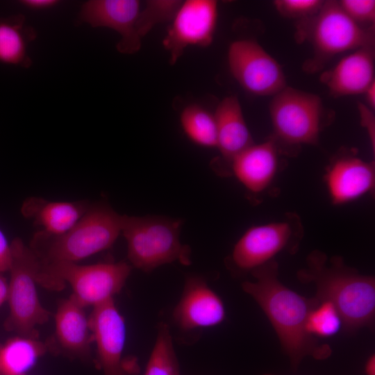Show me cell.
Masks as SVG:
<instances>
[{
	"instance_id": "30",
	"label": "cell",
	"mask_w": 375,
	"mask_h": 375,
	"mask_svg": "<svg viewBox=\"0 0 375 375\" xmlns=\"http://www.w3.org/2000/svg\"><path fill=\"white\" fill-rule=\"evenodd\" d=\"M12 262L11 244L0 229V273L9 271Z\"/></svg>"
},
{
	"instance_id": "8",
	"label": "cell",
	"mask_w": 375,
	"mask_h": 375,
	"mask_svg": "<svg viewBox=\"0 0 375 375\" xmlns=\"http://www.w3.org/2000/svg\"><path fill=\"white\" fill-rule=\"evenodd\" d=\"M322 114L318 95L286 86L273 96L269 104L274 140L290 146L317 144Z\"/></svg>"
},
{
	"instance_id": "1",
	"label": "cell",
	"mask_w": 375,
	"mask_h": 375,
	"mask_svg": "<svg viewBox=\"0 0 375 375\" xmlns=\"http://www.w3.org/2000/svg\"><path fill=\"white\" fill-rule=\"evenodd\" d=\"M255 281H245L242 290L249 294L266 314L273 326L285 353L294 369L306 356L316 359L327 358L328 346H317L306 330L311 310L320 302L306 298L289 289L278 280L275 261L251 271Z\"/></svg>"
},
{
	"instance_id": "29",
	"label": "cell",
	"mask_w": 375,
	"mask_h": 375,
	"mask_svg": "<svg viewBox=\"0 0 375 375\" xmlns=\"http://www.w3.org/2000/svg\"><path fill=\"white\" fill-rule=\"evenodd\" d=\"M358 110L360 124L366 130L372 147H375V116L372 109L364 103H358Z\"/></svg>"
},
{
	"instance_id": "22",
	"label": "cell",
	"mask_w": 375,
	"mask_h": 375,
	"mask_svg": "<svg viewBox=\"0 0 375 375\" xmlns=\"http://www.w3.org/2000/svg\"><path fill=\"white\" fill-rule=\"evenodd\" d=\"M36 338L20 336L8 340L0 347V374L24 375L45 351Z\"/></svg>"
},
{
	"instance_id": "7",
	"label": "cell",
	"mask_w": 375,
	"mask_h": 375,
	"mask_svg": "<svg viewBox=\"0 0 375 375\" xmlns=\"http://www.w3.org/2000/svg\"><path fill=\"white\" fill-rule=\"evenodd\" d=\"M131 269L124 262L87 265L42 262L40 283L48 287H60L62 283H68L73 290L72 295L81 305L94 308L114 299L125 285Z\"/></svg>"
},
{
	"instance_id": "25",
	"label": "cell",
	"mask_w": 375,
	"mask_h": 375,
	"mask_svg": "<svg viewBox=\"0 0 375 375\" xmlns=\"http://www.w3.org/2000/svg\"><path fill=\"white\" fill-rule=\"evenodd\" d=\"M183 1L178 0H149L140 8L136 30L139 36L144 37L156 25L172 21Z\"/></svg>"
},
{
	"instance_id": "19",
	"label": "cell",
	"mask_w": 375,
	"mask_h": 375,
	"mask_svg": "<svg viewBox=\"0 0 375 375\" xmlns=\"http://www.w3.org/2000/svg\"><path fill=\"white\" fill-rule=\"evenodd\" d=\"M214 117L217 148L230 163L234 157L254 143L238 97L229 96L223 99L217 105Z\"/></svg>"
},
{
	"instance_id": "13",
	"label": "cell",
	"mask_w": 375,
	"mask_h": 375,
	"mask_svg": "<svg viewBox=\"0 0 375 375\" xmlns=\"http://www.w3.org/2000/svg\"><path fill=\"white\" fill-rule=\"evenodd\" d=\"M89 319L103 375H128L123 360L126 324L114 300L93 308Z\"/></svg>"
},
{
	"instance_id": "6",
	"label": "cell",
	"mask_w": 375,
	"mask_h": 375,
	"mask_svg": "<svg viewBox=\"0 0 375 375\" xmlns=\"http://www.w3.org/2000/svg\"><path fill=\"white\" fill-rule=\"evenodd\" d=\"M10 244L12 262L7 300L10 313L6 326L20 336L36 338L35 328L49 317L40 301L36 288L42 262L35 251L21 239H15Z\"/></svg>"
},
{
	"instance_id": "15",
	"label": "cell",
	"mask_w": 375,
	"mask_h": 375,
	"mask_svg": "<svg viewBox=\"0 0 375 375\" xmlns=\"http://www.w3.org/2000/svg\"><path fill=\"white\" fill-rule=\"evenodd\" d=\"M324 181L331 203L342 205L372 192L375 184V167L351 154H342L328 165Z\"/></svg>"
},
{
	"instance_id": "21",
	"label": "cell",
	"mask_w": 375,
	"mask_h": 375,
	"mask_svg": "<svg viewBox=\"0 0 375 375\" xmlns=\"http://www.w3.org/2000/svg\"><path fill=\"white\" fill-rule=\"evenodd\" d=\"M36 38L35 29L26 23L24 15L0 17V62L29 68L33 62L28 47Z\"/></svg>"
},
{
	"instance_id": "9",
	"label": "cell",
	"mask_w": 375,
	"mask_h": 375,
	"mask_svg": "<svg viewBox=\"0 0 375 375\" xmlns=\"http://www.w3.org/2000/svg\"><path fill=\"white\" fill-rule=\"evenodd\" d=\"M230 72L248 92L258 96H274L286 87L280 64L257 42L239 40L228 50Z\"/></svg>"
},
{
	"instance_id": "18",
	"label": "cell",
	"mask_w": 375,
	"mask_h": 375,
	"mask_svg": "<svg viewBox=\"0 0 375 375\" xmlns=\"http://www.w3.org/2000/svg\"><path fill=\"white\" fill-rule=\"evenodd\" d=\"M90 206L87 201H51L32 197L24 201L21 212L41 228L40 233L58 236L69 231Z\"/></svg>"
},
{
	"instance_id": "5",
	"label": "cell",
	"mask_w": 375,
	"mask_h": 375,
	"mask_svg": "<svg viewBox=\"0 0 375 375\" xmlns=\"http://www.w3.org/2000/svg\"><path fill=\"white\" fill-rule=\"evenodd\" d=\"M122 215L106 203L90 205L81 219L67 232L58 236L38 233L48 242L43 263L76 262L110 247L122 232Z\"/></svg>"
},
{
	"instance_id": "20",
	"label": "cell",
	"mask_w": 375,
	"mask_h": 375,
	"mask_svg": "<svg viewBox=\"0 0 375 375\" xmlns=\"http://www.w3.org/2000/svg\"><path fill=\"white\" fill-rule=\"evenodd\" d=\"M85 307L72 295L58 306L55 315L56 334L60 345L75 355L87 354L93 342Z\"/></svg>"
},
{
	"instance_id": "14",
	"label": "cell",
	"mask_w": 375,
	"mask_h": 375,
	"mask_svg": "<svg viewBox=\"0 0 375 375\" xmlns=\"http://www.w3.org/2000/svg\"><path fill=\"white\" fill-rule=\"evenodd\" d=\"M225 317L222 300L204 279L189 277L173 311L176 325L185 331L201 330L219 325Z\"/></svg>"
},
{
	"instance_id": "10",
	"label": "cell",
	"mask_w": 375,
	"mask_h": 375,
	"mask_svg": "<svg viewBox=\"0 0 375 375\" xmlns=\"http://www.w3.org/2000/svg\"><path fill=\"white\" fill-rule=\"evenodd\" d=\"M217 2L214 0L183 1L162 40L174 65L190 46H209L217 21Z\"/></svg>"
},
{
	"instance_id": "34",
	"label": "cell",
	"mask_w": 375,
	"mask_h": 375,
	"mask_svg": "<svg viewBox=\"0 0 375 375\" xmlns=\"http://www.w3.org/2000/svg\"><path fill=\"white\" fill-rule=\"evenodd\" d=\"M365 372L366 375H375V356L374 354L367 359Z\"/></svg>"
},
{
	"instance_id": "32",
	"label": "cell",
	"mask_w": 375,
	"mask_h": 375,
	"mask_svg": "<svg viewBox=\"0 0 375 375\" xmlns=\"http://www.w3.org/2000/svg\"><path fill=\"white\" fill-rule=\"evenodd\" d=\"M0 273V306L8 300V281Z\"/></svg>"
},
{
	"instance_id": "3",
	"label": "cell",
	"mask_w": 375,
	"mask_h": 375,
	"mask_svg": "<svg viewBox=\"0 0 375 375\" xmlns=\"http://www.w3.org/2000/svg\"><path fill=\"white\" fill-rule=\"evenodd\" d=\"M181 226V220L165 217L122 215L121 233L130 262L147 272L176 261L190 265V249L179 239Z\"/></svg>"
},
{
	"instance_id": "26",
	"label": "cell",
	"mask_w": 375,
	"mask_h": 375,
	"mask_svg": "<svg viewBox=\"0 0 375 375\" xmlns=\"http://www.w3.org/2000/svg\"><path fill=\"white\" fill-rule=\"evenodd\" d=\"M342 324V319L334 305L322 301L310 312L306 330L312 335L328 337L336 333Z\"/></svg>"
},
{
	"instance_id": "24",
	"label": "cell",
	"mask_w": 375,
	"mask_h": 375,
	"mask_svg": "<svg viewBox=\"0 0 375 375\" xmlns=\"http://www.w3.org/2000/svg\"><path fill=\"white\" fill-rule=\"evenodd\" d=\"M144 375H181L168 326L160 323Z\"/></svg>"
},
{
	"instance_id": "27",
	"label": "cell",
	"mask_w": 375,
	"mask_h": 375,
	"mask_svg": "<svg viewBox=\"0 0 375 375\" xmlns=\"http://www.w3.org/2000/svg\"><path fill=\"white\" fill-rule=\"evenodd\" d=\"M321 0H276V10L283 17L303 19L315 15L321 8Z\"/></svg>"
},
{
	"instance_id": "4",
	"label": "cell",
	"mask_w": 375,
	"mask_h": 375,
	"mask_svg": "<svg viewBox=\"0 0 375 375\" xmlns=\"http://www.w3.org/2000/svg\"><path fill=\"white\" fill-rule=\"evenodd\" d=\"M297 37L310 42L314 50V58L308 65L310 71L340 53L374 47V26L366 28L353 21L337 1H324L315 15L301 19Z\"/></svg>"
},
{
	"instance_id": "12",
	"label": "cell",
	"mask_w": 375,
	"mask_h": 375,
	"mask_svg": "<svg viewBox=\"0 0 375 375\" xmlns=\"http://www.w3.org/2000/svg\"><path fill=\"white\" fill-rule=\"evenodd\" d=\"M137 0H90L85 2L78 15V24L86 23L92 27H106L121 36L116 45L121 53L131 54L141 47V38L136 30L140 10Z\"/></svg>"
},
{
	"instance_id": "11",
	"label": "cell",
	"mask_w": 375,
	"mask_h": 375,
	"mask_svg": "<svg viewBox=\"0 0 375 375\" xmlns=\"http://www.w3.org/2000/svg\"><path fill=\"white\" fill-rule=\"evenodd\" d=\"M294 220L274 222L247 230L233 247L234 266L242 271H253L272 261L294 240Z\"/></svg>"
},
{
	"instance_id": "33",
	"label": "cell",
	"mask_w": 375,
	"mask_h": 375,
	"mask_svg": "<svg viewBox=\"0 0 375 375\" xmlns=\"http://www.w3.org/2000/svg\"><path fill=\"white\" fill-rule=\"evenodd\" d=\"M366 96L367 106L374 110L375 108V81H374L364 93Z\"/></svg>"
},
{
	"instance_id": "2",
	"label": "cell",
	"mask_w": 375,
	"mask_h": 375,
	"mask_svg": "<svg viewBox=\"0 0 375 375\" xmlns=\"http://www.w3.org/2000/svg\"><path fill=\"white\" fill-rule=\"evenodd\" d=\"M312 251L307 258V268L299 272L302 281L313 283L320 301L331 302L348 330L371 325L375 312V281L344 266L339 258H331Z\"/></svg>"
},
{
	"instance_id": "17",
	"label": "cell",
	"mask_w": 375,
	"mask_h": 375,
	"mask_svg": "<svg viewBox=\"0 0 375 375\" xmlns=\"http://www.w3.org/2000/svg\"><path fill=\"white\" fill-rule=\"evenodd\" d=\"M233 175L253 193L265 191L278 171V149L274 139L253 143L230 162Z\"/></svg>"
},
{
	"instance_id": "31",
	"label": "cell",
	"mask_w": 375,
	"mask_h": 375,
	"mask_svg": "<svg viewBox=\"0 0 375 375\" xmlns=\"http://www.w3.org/2000/svg\"><path fill=\"white\" fill-rule=\"evenodd\" d=\"M19 3L33 10H44L56 6L59 3L58 0H23Z\"/></svg>"
},
{
	"instance_id": "23",
	"label": "cell",
	"mask_w": 375,
	"mask_h": 375,
	"mask_svg": "<svg viewBox=\"0 0 375 375\" xmlns=\"http://www.w3.org/2000/svg\"><path fill=\"white\" fill-rule=\"evenodd\" d=\"M180 122L185 133L193 142L205 147L217 148L214 114L199 105L191 104L183 110Z\"/></svg>"
},
{
	"instance_id": "16",
	"label": "cell",
	"mask_w": 375,
	"mask_h": 375,
	"mask_svg": "<svg viewBox=\"0 0 375 375\" xmlns=\"http://www.w3.org/2000/svg\"><path fill=\"white\" fill-rule=\"evenodd\" d=\"M374 47L354 50L333 67L324 72L320 81L334 97L364 94L374 79Z\"/></svg>"
},
{
	"instance_id": "28",
	"label": "cell",
	"mask_w": 375,
	"mask_h": 375,
	"mask_svg": "<svg viewBox=\"0 0 375 375\" xmlns=\"http://www.w3.org/2000/svg\"><path fill=\"white\" fill-rule=\"evenodd\" d=\"M338 2L346 15L357 24L374 23V0H342Z\"/></svg>"
},
{
	"instance_id": "35",
	"label": "cell",
	"mask_w": 375,
	"mask_h": 375,
	"mask_svg": "<svg viewBox=\"0 0 375 375\" xmlns=\"http://www.w3.org/2000/svg\"><path fill=\"white\" fill-rule=\"evenodd\" d=\"M265 375H272V374H265Z\"/></svg>"
}]
</instances>
